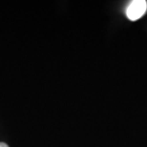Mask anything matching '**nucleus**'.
<instances>
[{"mask_svg": "<svg viewBox=\"0 0 147 147\" xmlns=\"http://www.w3.org/2000/svg\"><path fill=\"white\" fill-rule=\"evenodd\" d=\"M147 11V2L145 0H134L126 9V16L131 21L142 18Z\"/></svg>", "mask_w": 147, "mask_h": 147, "instance_id": "nucleus-1", "label": "nucleus"}, {"mask_svg": "<svg viewBox=\"0 0 147 147\" xmlns=\"http://www.w3.org/2000/svg\"><path fill=\"white\" fill-rule=\"evenodd\" d=\"M0 147H9V146L4 142H0Z\"/></svg>", "mask_w": 147, "mask_h": 147, "instance_id": "nucleus-2", "label": "nucleus"}]
</instances>
